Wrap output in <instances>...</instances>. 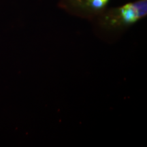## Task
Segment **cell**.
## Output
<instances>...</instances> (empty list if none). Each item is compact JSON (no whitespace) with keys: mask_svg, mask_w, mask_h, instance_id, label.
<instances>
[{"mask_svg":"<svg viewBox=\"0 0 147 147\" xmlns=\"http://www.w3.org/2000/svg\"><path fill=\"white\" fill-rule=\"evenodd\" d=\"M147 14V0H140L130 3L118 9L121 23L125 25L132 24L144 17Z\"/></svg>","mask_w":147,"mask_h":147,"instance_id":"1","label":"cell"},{"mask_svg":"<svg viewBox=\"0 0 147 147\" xmlns=\"http://www.w3.org/2000/svg\"><path fill=\"white\" fill-rule=\"evenodd\" d=\"M107 0H87V4L91 10L99 11L103 9L107 3Z\"/></svg>","mask_w":147,"mask_h":147,"instance_id":"2","label":"cell"},{"mask_svg":"<svg viewBox=\"0 0 147 147\" xmlns=\"http://www.w3.org/2000/svg\"><path fill=\"white\" fill-rule=\"evenodd\" d=\"M107 1H108V0H107Z\"/></svg>","mask_w":147,"mask_h":147,"instance_id":"3","label":"cell"}]
</instances>
